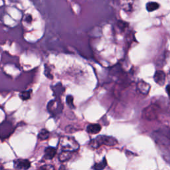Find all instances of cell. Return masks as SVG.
Wrapping results in <instances>:
<instances>
[{
  "instance_id": "cell-18",
  "label": "cell",
  "mask_w": 170,
  "mask_h": 170,
  "mask_svg": "<svg viewBox=\"0 0 170 170\" xmlns=\"http://www.w3.org/2000/svg\"><path fill=\"white\" fill-rule=\"evenodd\" d=\"M118 27H120V29H124L128 25V23H127L126 22H122V21H120V22H118Z\"/></svg>"
},
{
  "instance_id": "cell-9",
  "label": "cell",
  "mask_w": 170,
  "mask_h": 170,
  "mask_svg": "<svg viewBox=\"0 0 170 170\" xmlns=\"http://www.w3.org/2000/svg\"><path fill=\"white\" fill-rule=\"evenodd\" d=\"M101 126L98 124H91L86 127V131L87 132L91 134H96L99 133L101 130Z\"/></svg>"
},
{
  "instance_id": "cell-10",
  "label": "cell",
  "mask_w": 170,
  "mask_h": 170,
  "mask_svg": "<svg viewBox=\"0 0 170 170\" xmlns=\"http://www.w3.org/2000/svg\"><path fill=\"white\" fill-rule=\"evenodd\" d=\"M72 153H73V152L62 150L59 155H58V159H59L60 162H67L71 159L72 156Z\"/></svg>"
},
{
  "instance_id": "cell-1",
  "label": "cell",
  "mask_w": 170,
  "mask_h": 170,
  "mask_svg": "<svg viewBox=\"0 0 170 170\" xmlns=\"http://www.w3.org/2000/svg\"><path fill=\"white\" fill-rule=\"evenodd\" d=\"M117 144V140L113 137L107 136H99L96 139L92 140L89 142V146L92 149H97L101 145L113 146V145H115Z\"/></svg>"
},
{
  "instance_id": "cell-13",
  "label": "cell",
  "mask_w": 170,
  "mask_h": 170,
  "mask_svg": "<svg viewBox=\"0 0 170 170\" xmlns=\"http://www.w3.org/2000/svg\"><path fill=\"white\" fill-rule=\"evenodd\" d=\"M50 136V132L47 129H42L38 135V138L41 140H47Z\"/></svg>"
},
{
  "instance_id": "cell-2",
  "label": "cell",
  "mask_w": 170,
  "mask_h": 170,
  "mask_svg": "<svg viewBox=\"0 0 170 170\" xmlns=\"http://www.w3.org/2000/svg\"><path fill=\"white\" fill-rule=\"evenodd\" d=\"M59 145L62 150L77 152L79 149V144L74 138L65 136L61 138Z\"/></svg>"
},
{
  "instance_id": "cell-8",
  "label": "cell",
  "mask_w": 170,
  "mask_h": 170,
  "mask_svg": "<svg viewBox=\"0 0 170 170\" xmlns=\"http://www.w3.org/2000/svg\"><path fill=\"white\" fill-rule=\"evenodd\" d=\"M137 88L138 91L144 95H148L150 90V85L144 81H140L138 83Z\"/></svg>"
},
{
  "instance_id": "cell-6",
  "label": "cell",
  "mask_w": 170,
  "mask_h": 170,
  "mask_svg": "<svg viewBox=\"0 0 170 170\" xmlns=\"http://www.w3.org/2000/svg\"><path fill=\"white\" fill-rule=\"evenodd\" d=\"M14 167L16 169H27L31 167V162L28 159H16L14 161Z\"/></svg>"
},
{
  "instance_id": "cell-19",
  "label": "cell",
  "mask_w": 170,
  "mask_h": 170,
  "mask_svg": "<svg viewBox=\"0 0 170 170\" xmlns=\"http://www.w3.org/2000/svg\"><path fill=\"white\" fill-rule=\"evenodd\" d=\"M166 92H167L168 95L170 98V85H169L166 86Z\"/></svg>"
},
{
  "instance_id": "cell-12",
  "label": "cell",
  "mask_w": 170,
  "mask_h": 170,
  "mask_svg": "<svg viewBox=\"0 0 170 170\" xmlns=\"http://www.w3.org/2000/svg\"><path fill=\"white\" fill-rule=\"evenodd\" d=\"M52 88H53L55 96H56L57 98H59V96L62 95V92H64V88H62V86L60 83L55 85V87H52Z\"/></svg>"
},
{
  "instance_id": "cell-11",
  "label": "cell",
  "mask_w": 170,
  "mask_h": 170,
  "mask_svg": "<svg viewBox=\"0 0 170 170\" xmlns=\"http://www.w3.org/2000/svg\"><path fill=\"white\" fill-rule=\"evenodd\" d=\"M57 154V150L53 147H48L45 150V158L47 159H52Z\"/></svg>"
},
{
  "instance_id": "cell-14",
  "label": "cell",
  "mask_w": 170,
  "mask_h": 170,
  "mask_svg": "<svg viewBox=\"0 0 170 170\" xmlns=\"http://www.w3.org/2000/svg\"><path fill=\"white\" fill-rule=\"evenodd\" d=\"M159 8V5L156 2H149L146 4V9L149 12L155 11Z\"/></svg>"
},
{
  "instance_id": "cell-5",
  "label": "cell",
  "mask_w": 170,
  "mask_h": 170,
  "mask_svg": "<svg viewBox=\"0 0 170 170\" xmlns=\"http://www.w3.org/2000/svg\"><path fill=\"white\" fill-rule=\"evenodd\" d=\"M159 113V108L155 105H151L146 107L142 112V116L145 119L153 120L155 119Z\"/></svg>"
},
{
  "instance_id": "cell-4",
  "label": "cell",
  "mask_w": 170,
  "mask_h": 170,
  "mask_svg": "<svg viewBox=\"0 0 170 170\" xmlns=\"http://www.w3.org/2000/svg\"><path fill=\"white\" fill-rule=\"evenodd\" d=\"M47 110L51 116H55L59 115L63 110V105L59 98H56L55 100H51L47 105Z\"/></svg>"
},
{
  "instance_id": "cell-7",
  "label": "cell",
  "mask_w": 170,
  "mask_h": 170,
  "mask_svg": "<svg viewBox=\"0 0 170 170\" xmlns=\"http://www.w3.org/2000/svg\"><path fill=\"white\" fill-rule=\"evenodd\" d=\"M165 74L164 71H158L155 72V73L154 76V78L155 82L157 83L158 85L163 86L164 85L165 82Z\"/></svg>"
},
{
  "instance_id": "cell-17",
  "label": "cell",
  "mask_w": 170,
  "mask_h": 170,
  "mask_svg": "<svg viewBox=\"0 0 170 170\" xmlns=\"http://www.w3.org/2000/svg\"><path fill=\"white\" fill-rule=\"evenodd\" d=\"M66 101H67V105L71 107V108H74V104H73V97L71 95L67 96V98H66Z\"/></svg>"
},
{
  "instance_id": "cell-15",
  "label": "cell",
  "mask_w": 170,
  "mask_h": 170,
  "mask_svg": "<svg viewBox=\"0 0 170 170\" xmlns=\"http://www.w3.org/2000/svg\"><path fill=\"white\" fill-rule=\"evenodd\" d=\"M106 165H107V162H106V158H105L103 159V160L102 162L97 163V164H95V165L93 166V169H96V170L103 169L104 168H105Z\"/></svg>"
},
{
  "instance_id": "cell-16",
  "label": "cell",
  "mask_w": 170,
  "mask_h": 170,
  "mask_svg": "<svg viewBox=\"0 0 170 170\" xmlns=\"http://www.w3.org/2000/svg\"><path fill=\"white\" fill-rule=\"evenodd\" d=\"M31 90L27 91H24L20 94V98H22L23 100H27L30 98L31 95Z\"/></svg>"
},
{
  "instance_id": "cell-3",
  "label": "cell",
  "mask_w": 170,
  "mask_h": 170,
  "mask_svg": "<svg viewBox=\"0 0 170 170\" xmlns=\"http://www.w3.org/2000/svg\"><path fill=\"white\" fill-rule=\"evenodd\" d=\"M15 130L13 124L8 120L3 121L0 124V140L3 141L8 139Z\"/></svg>"
}]
</instances>
